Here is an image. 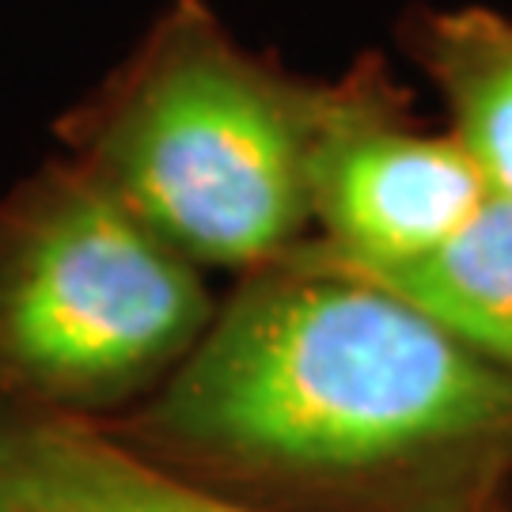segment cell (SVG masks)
Here are the masks:
<instances>
[{
  "label": "cell",
  "mask_w": 512,
  "mask_h": 512,
  "mask_svg": "<svg viewBox=\"0 0 512 512\" xmlns=\"http://www.w3.org/2000/svg\"><path fill=\"white\" fill-rule=\"evenodd\" d=\"M304 186V247L342 270L421 255L490 198L456 137L414 126L399 88L372 65L311 84Z\"/></svg>",
  "instance_id": "4"
},
{
  "label": "cell",
  "mask_w": 512,
  "mask_h": 512,
  "mask_svg": "<svg viewBox=\"0 0 512 512\" xmlns=\"http://www.w3.org/2000/svg\"><path fill=\"white\" fill-rule=\"evenodd\" d=\"M349 274L395 293L459 346L512 372V198L490 194L452 236L421 255Z\"/></svg>",
  "instance_id": "6"
},
{
  "label": "cell",
  "mask_w": 512,
  "mask_h": 512,
  "mask_svg": "<svg viewBox=\"0 0 512 512\" xmlns=\"http://www.w3.org/2000/svg\"><path fill=\"white\" fill-rule=\"evenodd\" d=\"M308 103L311 84L243 50L209 4L175 0L61 133L179 255L243 274L311 236Z\"/></svg>",
  "instance_id": "2"
},
{
  "label": "cell",
  "mask_w": 512,
  "mask_h": 512,
  "mask_svg": "<svg viewBox=\"0 0 512 512\" xmlns=\"http://www.w3.org/2000/svg\"><path fill=\"white\" fill-rule=\"evenodd\" d=\"M217 300L202 266L54 160L0 202V414H122L164 384Z\"/></svg>",
  "instance_id": "3"
},
{
  "label": "cell",
  "mask_w": 512,
  "mask_h": 512,
  "mask_svg": "<svg viewBox=\"0 0 512 512\" xmlns=\"http://www.w3.org/2000/svg\"><path fill=\"white\" fill-rule=\"evenodd\" d=\"M0 512H262L167 471L99 421L0 414Z\"/></svg>",
  "instance_id": "5"
},
{
  "label": "cell",
  "mask_w": 512,
  "mask_h": 512,
  "mask_svg": "<svg viewBox=\"0 0 512 512\" xmlns=\"http://www.w3.org/2000/svg\"><path fill=\"white\" fill-rule=\"evenodd\" d=\"M99 425L262 512H512V372L304 243Z\"/></svg>",
  "instance_id": "1"
},
{
  "label": "cell",
  "mask_w": 512,
  "mask_h": 512,
  "mask_svg": "<svg viewBox=\"0 0 512 512\" xmlns=\"http://www.w3.org/2000/svg\"><path fill=\"white\" fill-rule=\"evenodd\" d=\"M414 54L448 107V133L490 194L512 198V16L486 4L429 12Z\"/></svg>",
  "instance_id": "7"
}]
</instances>
